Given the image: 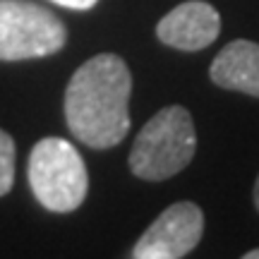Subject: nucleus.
<instances>
[{
  "label": "nucleus",
  "mask_w": 259,
  "mask_h": 259,
  "mask_svg": "<svg viewBox=\"0 0 259 259\" xmlns=\"http://www.w3.org/2000/svg\"><path fill=\"white\" fill-rule=\"evenodd\" d=\"M209 77L221 89L259 99V44L238 38L223 46L209 67Z\"/></svg>",
  "instance_id": "7"
},
{
  "label": "nucleus",
  "mask_w": 259,
  "mask_h": 259,
  "mask_svg": "<svg viewBox=\"0 0 259 259\" xmlns=\"http://www.w3.org/2000/svg\"><path fill=\"white\" fill-rule=\"evenodd\" d=\"M221 31V15L204 0H187L156 24V36L178 51H202L211 46Z\"/></svg>",
  "instance_id": "6"
},
{
  "label": "nucleus",
  "mask_w": 259,
  "mask_h": 259,
  "mask_svg": "<svg viewBox=\"0 0 259 259\" xmlns=\"http://www.w3.org/2000/svg\"><path fill=\"white\" fill-rule=\"evenodd\" d=\"M29 185L44 209L74 211L89 190L87 166L77 147L63 137L38 139L29 154Z\"/></svg>",
  "instance_id": "3"
},
{
  "label": "nucleus",
  "mask_w": 259,
  "mask_h": 259,
  "mask_svg": "<svg viewBox=\"0 0 259 259\" xmlns=\"http://www.w3.org/2000/svg\"><path fill=\"white\" fill-rule=\"evenodd\" d=\"M197 149L192 115L183 106H168L139 130L130 151V170L142 180H168L192 161Z\"/></svg>",
  "instance_id": "2"
},
{
  "label": "nucleus",
  "mask_w": 259,
  "mask_h": 259,
  "mask_svg": "<svg viewBox=\"0 0 259 259\" xmlns=\"http://www.w3.org/2000/svg\"><path fill=\"white\" fill-rule=\"evenodd\" d=\"M58 5H63V8H70V10H92L99 0H53Z\"/></svg>",
  "instance_id": "9"
},
{
  "label": "nucleus",
  "mask_w": 259,
  "mask_h": 259,
  "mask_svg": "<svg viewBox=\"0 0 259 259\" xmlns=\"http://www.w3.org/2000/svg\"><path fill=\"white\" fill-rule=\"evenodd\" d=\"M252 197H254V206L259 209V178H257V183H254V192H252Z\"/></svg>",
  "instance_id": "10"
},
{
  "label": "nucleus",
  "mask_w": 259,
  "mask_h": 259,
  "mask_svg": "<svg viewBox=\"0 0 259 259\" xmlns=\"http://www.w3.org/2000/svg\"><path fill=\"white\" fill-rule=\"evenodd\" d=\"M204 213L192 202L170 204L137 240L135 259H180L202 240Z\"/></svg>",
  "instance_id": "5"
},
{
  "label": "nucleus",
  "mask_w": 259,
  "mask_h": 259,
  "mask_svg": "<svg viewBox=\"0 0 259 259\" xmlns=\"http://www.w3.org/2000/svg\"><path fill=\"white\" fill-rule=\"evenodd\" d=\"M132 74L115 53L89 58L65 89V122L74 137L92 149L118 147L130 132Z\"/></svg>",
  "instance_id": "1"
},
{
  "label": "nucleus",
  "mask_w": 259,
  "mask_h": 259,
  "mask_svg": "<svg viewBox=\"0 0 259 259\" xmlns=\"http://www.w3.org/2000/svg\"><path fill=\"white\" fill-rule=\"evenodd\" d=\"M67 29L56 12L31 0H0V60H34L63 51Z\"/></svg>",
  "instance_id": "4"
},
{
  "label": "nucleus",
  "mask_w": 259,
  "mask_h": 259,
  "mask_svg": "<svg viewBox=\"0 0 259 259\" xmlns=\"http://www.w3.org/2000/svg\"><path fill=\"white\" fill-rule=\"evenodd\" d=\"M242 259H259V250H250L242 254Z\"/></svg>",
  "instance_id": "11"
},
{
  "label": "nucleus",
  "mask_w": 259,
  "mask_h": 259,
  "mask_svg": "<svg viewBox=\"0 0 259 259\" xmlns=\"http://www.w3.org/2000/svg\"><path fill=\"white\" fill-rule=\"evenodd\" d=\"M15 139L0 130V197H5L15 185Z\"/></svg>",
  "instance_id": "8"
}]
</instances>
